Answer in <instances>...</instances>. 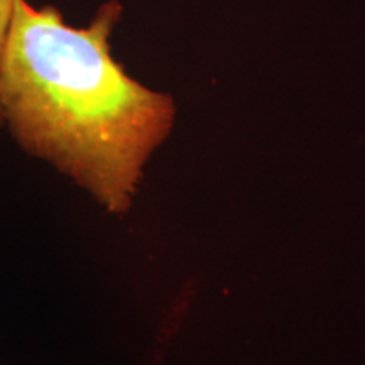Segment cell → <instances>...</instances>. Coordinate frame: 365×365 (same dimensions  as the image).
<instances>
[{"instance_id":"7a4b0ae2","label":"cell","mask_w":365,"mask_h":365,"mask_svg":"<svg viewBox=\"0 0 365 365\" xmlns=\"http://www.w3.org/2000/svg\"><path fill=\"white\" fill-rule=\"evenodd\" d=\"M16 2L17 0H0V56H2L4 44H6L9 29H11ZM0 125H2V113H0Z\"/></svg>"},{"instance_id":"6da1fadb","label":"cell","mask_w":365,"mask_h":365,"mask_svg":"<svg viewBox=\"0 0 365 365\" xmlns=\"http://www.w3.org/2000/svg\"><path fill=\"white\" fill-rule=\"evenodd\" d=\"M122 4L86 27L56 7L17 0L0 56V113L16 143L70 176L110 213H125L143 170L175 122V102L112 56Z\"/></svg>"}]
</instances>
